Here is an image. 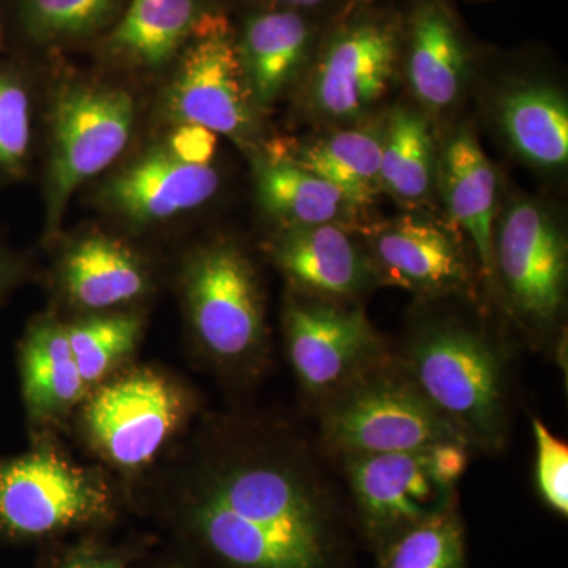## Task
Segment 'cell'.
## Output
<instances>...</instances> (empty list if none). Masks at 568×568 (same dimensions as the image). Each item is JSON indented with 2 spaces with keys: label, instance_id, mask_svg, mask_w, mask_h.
I'll return each mask as SVG.
<instances>
[{
  "label": "cell",
  "instance_id": "1",
  "mask_svg": "<svg viewBox=\"0 0 568 568\" xmlns=\"http://www.w3.org/2000/svg\"><path fill=\"white\" fill-rule=\"evenodd\" d=\"M189 519L227 566L334 568V491L297 446L252 444L216 458L194 488Z\"/></svg>",
  "mask_w": 568,
  "mask_h": 568
},
{
  "label": "cell",
  "instance_id": "2",
  "mask_svg": "<svg viewBox=\"0 0 568 568\" xmlns=\"http://www.w3.org/2000/svg\"><path fill=\"white\" fill-rule=\"evenodd\" d=\"M394 354L473 450L504 447L510 428L506 353L484 328L457 317L426 321Z\"/></svg>",
  "mask_w": 568,
  "mask_h": 568
},
{
  "label": "cell",
  "instance_id": "3",
  "mask_svg": "<svg viewBox=\"0 0 568 568\" xmlns=\"http://www.w3.org/2000/svg\"><path fill=\"white\" fill-rule=\"evenodd\" d=\"M317 413L321 446L335 459L467 444L418 390L394 353L320 403Z\"/></svg>",
  "mask_w": 568,
  "mask_h": 568
},
{
  "label": "cell",
  "instance_id": "4",
  "mask_svg": "<svg viewBox=\"0 0 568 568\" xmlns=\"http://www.w3.org/2000/svg\"><path fill=\"white\" fill-rule=\"evenodd\" d=\"M183 297L197 342L231 368L260 364L267 343L264 298L252 263L239 246L196 250L183 271Z\"/></svg>",
  "mask_w": 568,
  "mask_h": 568
},
{
  "label": "cell",
  "instance_id": "5",
  "mask_svg": "<svg viewBox=\"0 0 568 568\" xmlns=\"http://www.w3.org/2000/svg\"><path fill=\"white\" fill-rule=\"evenodd\" d=\"M110 488L51 447L0 458V544L39 540L102 523Z\"/></svg>",
  "mask_w": 568,
  "mask_h": 568
},
{
  "label": "cell",
  "instance_id": "6",
  "mask_svg": "<svg viewBox=\"0 0 568 568\" xmlns=\"http://www.w3.org/2000/svg\"><path fill=\"white\" fill-rule=\"evenodd\" d=\"M129 92L99 82L69 84L55 97L47 178V233L54 235L73 193L121 156L132 136Z\"/></svg>",
  "mask_w": 568,
  "mask_h": 568
},
{
  "label": "cell",
  "instance_id": "7",
  "mask_svg": "<svg viewBox=\"0 0 568 568\" xmlns=\"http://www.w3.org/2000/svg\"><path fill=\"white\" fill-rule=\"evenodd\" d=\"M284 335L298 384L316 405L392 354L354 301L297 293L284 310Z\"/></svg>",
  "mask_w": 568,
  "mask_h": 568
},
{
  "label": "cell",
  "instance_id": "8",
  "mask_svg": "<svg viewBox=\"0 0 568 568\" xmlns=\"http://www.w3.org/2000/svg\"><path fill=\"white\" fill-rule=\"evenodd\" d=\"M338 462L358 523L377 551L414 526L457 506L458 485L439 473L432 446Z\"/></svg>",
  "mask_w": 568,
  "mask_h": 568
},
{
  "label": "cell",
  "instance_id": "9",
  "mask_svg": "<svg viewBox=\"0 0 568 568\" xmlns=\"http://www.w3.org/2000/svg\"><path fill=\"white\" fill-rule=\"evenodd\" d=\"M567 241L547 209L519 201L495 231V284L525 327L547 332L566 305Z\"/></svg>",
  "mask_w": 568,
  "mask_h": 568
},
{
  "label": "cell",
  "instance_id": "10",
  "mask_svg": "<svg viewBox=\"0 0 568 568\" xmlns=\"http://www.w3.org/2000/svg\"><path fill=\"white\" fill-rule=\"evenodd\" d=\"M254 106L230 26L222 17L203 14L168 89V115L178 125H201L246 141L254 129Z\"/></svg>",
  "mask_w": 568,
  "mask_h": 568
},
{
  "label": "cell",
  "instance_id": "11",
  "mask_svg": "<svg viewBox=\"0 0 568 568\" xmlns=\"http://www.w3.org/2000/svg\"><path fill=\"white\" fill-rule=\"evenodd\" d=\"M186 416L189 399L178 384L152 369H136L93 392L82 424L106 462L138 469L159 455Z\"/></svg>",
  "mask_w": 568,
  "mask_h": 568
},
{
  "label": "cell",
  "instance_id": "12",
  "mask_svg": "<svg viewBox=\"0 0 568 568\" xmlns=\"http://www.w3.org/2000/svg\"><path fill=\"white\" fill-rule=\"evenodd\" d=\"M364 239L377 282L426 298L473 290L469 257L457 239L439 224L399 216L366 227Z\"/></svg>",
  "mask_w": 568,
  "mask_h": 568
},
{
  "label": "cell",
  "instance_id": "13",
  "mask_svg": "<svg viewBox=\"0 0 568 568\" xmlns=\"http://www.w3.org/2000/svg\"><path fill=\"white\" fill-rule=\"evenodd\" d=\"M267 253L295 291L312 297L355 301L377 282L368 252L343 224L283 227Z\"/></svg>",
  "mask_w": 568,
  "mask_h": 568
},
{
  "label": "cell",
  "instance_id": "14",
  "mask_svg": "<svg viewBox=\"0 0 568 568\" xmlns=\"http://www.w3.org/2000/svg\"><path fill=\"white\" fill-rule=\"evenodd\" d=\"M396 54L395 33L387 26L364 22L339 32L317 63L316 110L332 119L361 115L386 93Z\"/></svg>",
  "mask_w": 568,
  "mask_h": 568
},
{
  "label": "cell",
  "instance_id": "15",
  "mask_svg": "<svg viewBox=\"0 0 568 568\" xmlns=\"http://www.w3.org/2000/svg\"><path fill=\"white\" fill-rule=\"evenodd\" d=\"M220 186L212 164H189L166 148H155L119 171L102 190V201L129 222L174 219L207 203Z\"/></svg>",
  "mask_w": 568,
  "mask_h": 568
},
{
  "label": "cell",
  "instance_id": "16",
  "mask_svg": "<svg viewBox=\"0 0 568 568\" xmlns=\"http://www.w3.org/2000/svg\"><path fill=\"white\" fill-rule=\"evenodd\" d=\"M440 193L452 220L476 248L481 275L495 284L493 244L497 205V175L476 136L459 130L444 149L436 166Z\"/></svg>",
  "mask_w": 568,
  "mask_h": 568
},
{
  "label": "cell",
  "instance_id": "17",
  "mask_svg": "<svg viewBox=\"0 0 568 568\" xmlns=\"http://www.w3.org/2000/svg\"><path fill=\"white\" fill-rule=\"evenodd\" d=\"M70 302L85 312H110L151 291V275L134 250L119 239L92 234L70 246L61 261Z\"/></svg>",
  "mask_w": 568,
  "mask_h": 568
},
{
  "label": "cell",
  "instance_id": "18",
  "mask_svg": "<svg viewBox=\"0 0 568 568\" xmlns=\"http://www.w3.org/2000/svg\"><path fill=\"white\" fill-rule=\"evenodd\" d=\"M20 375L26 410L37 424L67 416L89 392L65 324L51 316L33 320L22 336Z\"/></svg>",
  "mask_w": 568,
  "mask_h": 568
},
{
  "label": "cell",
  "instance_id": "19",
  "mask_svg": "<svg viewBox=\"0 0 568 568\" xmlns=\"http://www.w3.org/2000/svg\"><path fill=\"white\" fill-rule=\"evenodd\" d=\"M305 21L291 11L261 13L246 22L239 44L246 82L257 106H268L294 80L308 51Z\"/></svg>",
  "mask_w": 568,
  "mask_h": 568
},
{
  "label": "cell",
  "instance_id": "20",
  "mask_svg": "<svg viewBox=\"0 0 568 568\" xmlns=\"http://www.w3.org/2000/svg\"><path fill=\"white\" fill-rule=\"evenodd\" d=\"M201 17L197 0H132L108 51L129 65L160 69L186 44Z\"/></svg>",
  "mask_w": 568,
  "mask_h": 568
},
{
  "label": "cell",
  "instance_id": "21",
  "mask_svg": "<svg viewBox=\"0 0 568 568\" xmlns=\"http://www.w3.org/2000/svg\"><path fill=\"white\" fill-rule=\"evenodd\" d=\"M257 197L283 227L345 226L357 209L334 185L280 155L260 162Z\"/></svg>",
  "mask_w": 568,
  "mask_h": 568
},
{
  "label": "cell",
  "instance_id": "22",
  "mask_svg": "<svg viewBox=\"0 0 568 568\" xmlns=\"http://www.w3.org/2000/svg\"><path fill=\"white\" fill-rule=\"evenodd\" d=\"M383 136L373 130H343L290 153H278L334 185L355 207L372 204L383 192Z\"/></svg>",
  "mask_w": 568,
  "mask_h": 568
},
{
  "label": "cell",
  "instance_id": "23",
  "mask_svg": "<svg viewBox=\"0 0 568 568\" xmlns=\"http://www.w3.org/2000/svg\"><path fill=\"white\" fill-rule=\"evenodd\" d=\"M500 123L515 151L545 170L566 166L568 110L562 93L549 85L526 84L500 102Z\"/></svg>",
  "mask_w": 568,
  "mask_h": 568
},
{
  "label": "cell",
  "instance_id": "24",
  "mask_svg": "<svg viewBox=\"0 0 568 568\" xmlns=\"http://www.w3.org/2000/svg\"><path fill=\"white\" fill-rule=\"evenodd\" d=\"M407 78L418 102L440 111L457 102L466 80V54L457 29L444 11L417 14L410 39Z\"/></svg>",
  "mask_w": 568,
  "mask_h": 568
},
{
  "label": "cell",
  "instance_id": "25",
  "mask_svg": "<svg viewBox=\"0 0 568 568\" xmlns=\"http://www.w3.org/2000/svg\"><path fill=\"white\" fill-rule=\"evenodd\" d=\"M435 145L428 123L417 112L399 108L383 134L381 182L399 203H424L436 173Z\"/></svg>",
  "mask_w": 568,
  "mask_h": 568
},
{
  "label": "cell",
  "instance_id": "26",
  "mask_svg": "<svg viewBox=\"0 0 568 568\" xmlns=\"http://www.w3.org/2000/svg\"><path fill=\"white\" fill-rule=\"evenodd\" d=\"M71 353L85 387L102 384L136 349L142 320L136 313H95L65 324Z\"/></svg>",
  "mask_w": 568,
  "mask_h": 568
},
{
  "label": "cell",
  "instance_id": "27",
  "mask_svg": "<svg viewBox=\"0 0 568 568\" xmlns=\"http://www.w3.org/2000/svg\"><path fill=\"white\" fill-rule=\"evenodd\" d=\"M379 556V568H467L457 506L406 530Z\"/></svg>",
  "mask_w": 568,
  "mask_h": 568
},
{
  "label": "cell",
  "instance_id": "28",
  "mask_svg": "<svg viewBox=\"0 0 568 568\" xmlns=\"http://www.w3.org/2000/svg\"><path fill=\"white\" fill-rule=\"evenodd\" d=\"M119 0H22L21 22L39 43L82 39L103 28Z\"/></svg>",
  "mask_w": 568,
  "mask_h": 568
},
{
  "label": "cell",
  "instance_id": "29",
  "mask_svg": "<svg viewBox=\"0 0 568 568\" xmlns=\"http://www.w3.org/2000/svg\"><path fill=\"white\" fill-rule=\"evenodd\" d=\"M32 142L31 93L17 70L0 65V179L28 170Z\"/></svg>",
  "mask_w": 568,
  "mask_h": 568
},
{
  "label": "cell",
  "instance_id": "30",
  "mask_svg": "<svg viewBox=\"0 0 568 568\" xmlns=\"http://www.w3.org/2000/svg\"><path fill=\"white\" fill-rule=\"evenodd\" d=\"M536 440V481L538 495L556 514L568 515V446L552 435L540 418L532 417Z\"/></svg>",
  "mask_w": 568,
  "mask_h": 568
},
{
  "label": "cell",
  "instance_id": "31",
  "mask_svg": "<svg viewBox=\"0 0 568 568\" xmlns=\"http://www.w3.org/2000/svg\"><path fill=\"white\" fill-rule=\"evenodd\" d=\"M219 134L201 125H178L171 134L168 149L175 159L189 164H211L219 144Z\"/></svg>",
  "mask_w": 568,
  "mask_h": 568
},
{
  "label": "cell",
  "instance_id": "32",
  "mask_svg": "<svg viewBox=\"0 0 568 568\" xmlns=\"http://www.w3.org/2000/svg\"><path fill=\"white\" fill-rule=\"evenodd\" d=\"M28 276V263L24 257L9 246L0 244V304L11 291L17 290Z\"/></svg>",
  "mask_w": 568,
  "mask_h": 568
},
{
  "label": "cell",
  "instance_id": "33",
  "mask_svg": "<svg viewBox=\"0 0 568 568\" xmlns=\"http://www.w3.org/2000/svg\"><path fill=\"white\" fill-rule=\"evenodd\" d=\"M58 568H123V558L110 549L84 547L70 552Z\"/></svg>",
  "mask_w": 568,
  "mask_h": 568
},
{
  "label": "cell",
  "instance_id": "34",
  "mask_svg": "<svg viewBox=\"0 0 568 568\" xmlns=\"http://www.w3.org/2000/svg\"><path fill=\"white\" fill-rule=\"evenodd\" d=\"M283 2L294 7H316L321 6L325 0H283Z\"/></svg>",
  "mask_w": 568,
  "mask_h": 568
}]
</instances>
